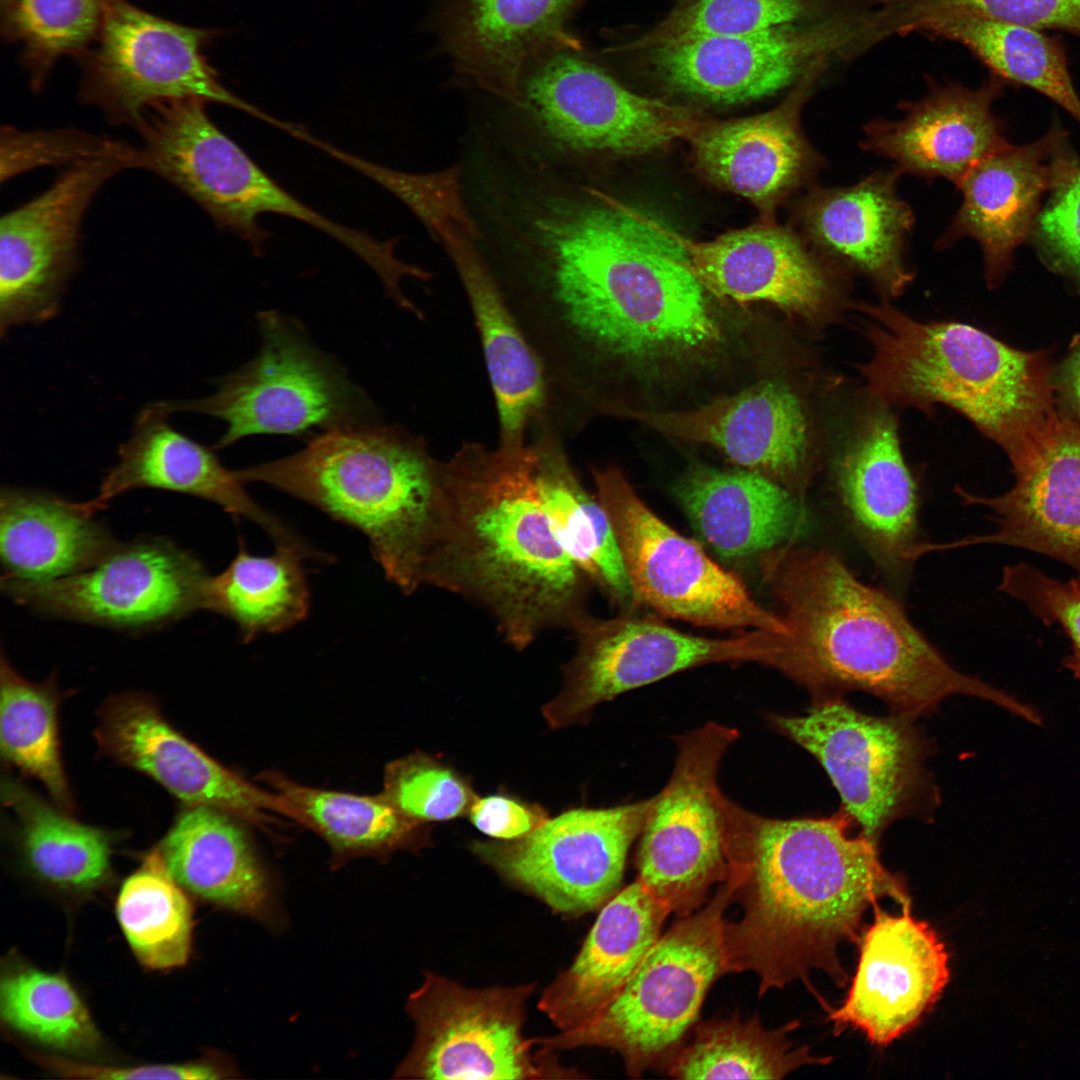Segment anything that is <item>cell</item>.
I'll list each match as a JSON object with an SVG mask.
<instances>
[{
  "mask_svg": "<svg viewBox=\"0 0 1080 1080\" xmlns=\"http://www.w3.org/2000/svg\"><path fill=\"white\" fill-rule=\"evenodd\" d=\"M673 491L700 541L729 561L759 559L798 541L807 521L805 502L743 468L694 465Z\"/></svg>",
  "mask_w": 1080,
  "mask_h": 1080,
  "instance_id": "cell-34",
  "label": "cell"
},
{
  "mask_svg": "<svg viewBox=\"0 0 1080 1080\" xmlns=\"http://www.w3.org/2000/svg\"><path fill=\"white\" fill-rule=\"evenodd\" d=\"M874 920L861 931L859 958L846 998L828 1009L836 1032L852 1027L877 1046L914 1028L934 1006L949 978L946 945L929 923L911 914V903L894 915L873 906Z\"/></svg>",
  "mask_w": 1080,
  "mask_h": 1080,
  "instance_id": "cell-23",
  "label": "cell"
},
{
  "mask_svg": "<svg viewBox=\"0 0 1080 1080\" xmlns=\"http://www.w3.org/2000/svg\"><path fill=\"white\" fill-rule=\"evenodd\" d=\"M736 883L730 873L702 910L681 916L594 1017L536 1044L551 1051L613 1049L633 1077L671 1057L696 1021L710 986L728 972L724 911L734 900Z\"/></svg>",
  "mask_w": 1080,
  "mask_h": 1080,
  "instance_id": "cell-8",
  "label": "cell"
},
{
  "mask_svg": "<svg viewBox=\"0 0 1080 1080\" xmlns=\"http://www.w3.org/2000/svg\"><path fill=\"white\" fill-rule=\"evenodd\" d=\"M771 720L822 765L841 809L876 845L894 821L937 800L924 766L928 744L913 719L865 714L840 697L813 702L804 715Z\"/></svg>",
  "mask_w": 1080,
  "mask_h": 1080,
  "instance_id": "cell-11",
  "label": "cell"
},
{
  "mask_svg": "<svg viewBox=\"0 0 1080 1080\" xmlns=\"http://www.w3.org/2000/svg\"><path fill=\"white\" fill-rule=\"evenodd\" d=\"M209 576L192 553L149 538L119 543L82 572L43 582L1 579V589L45 616L143 631L203 610Z\"/></svg>",
  "mask_w": 1080,
  "mask_h": 1080,
  "instance_id": "cell-17",
  "label": "cell"
},
{
  "mask_svg": "<svg viewBox=\"0 0 1080 1080\" xmlns=\"http://www.w3.org/2000/svg\"><path fill=\"white\" fill-rule=\"evenodd\" d=\"M879 44L874 30L796 24L741 35L704 36L642 51L670 89L703 102L732 105L795 84L814 64H846Z\"/></svg>",
  "mask_w": 1080,
  "mask_h": 1080,
  "instance_id": "cell-18",
  "label": "cell"
},
{
  "mask_svg": "<svg viewBox=\"0 0 1080 1080\" xmlns=\"http://www.w3.org/2000/svg\"><path fill=\"white\" fill-rule=\"evenodd\" d=\"M0 743L4 760L47 789L55 805L72 814L74 800L64 771L58 733L60 695L54 679L23 678L1 656Z\"/></svg>",
  "mask_w": 1080,
  "mask_h": 1080,
  "instance_id": "cell-46",
  "label": "cell"
},
{
  "mask_svg": "<svg viewBox=\"0 0 1080 1080\" xmlns=\"http://www.w3.org/2000/svg\"><path fill=\"white\" fill-rule=\"evenodd\" d=\"M654 797L625 805L570 809L511 841L476 840L472 852L553 911L577 917L618 891L628 851L642 834Z\"/></svg>",
  "mask_w": 1080,
  "mask_h": 1080,
  "instance_id": "cell-19",
  "label": "cell"
},
{
  "mask_svg": "<svg viewBox=\"0 0 1080 1080\" xmlns=\"http://www.w3.org/2000/svg\"><path fill=\"white\" fill-rule=\"evenodd\" d=\"M1067 133L1057 123L1038 140L1009 143L979 161L957 184L962 204L938 242L975 239L982 250L986 282L1000 284L1014 251L1030 239L1041 200L1077 158Z\"/></svg>",
  "mask_w": 1080,
  "mask_h": 1080,
  "instance_id": "cell-25",
  "label": "cell"
},
{
  "mask_svg": "<svg viewBox=\"0 0 1080 1080\" xmlns=\"http://www.w3.org/2000/svg\"><path fill=\"white\" fill-rule=\"evenodd\" d=\"M39 1061L51 1070L71 1078L214 1080L232 1076L231 1067L226 1065L223 1059L216 1056H209L182 1064L132 1067L87 1065L48 1057H39Z\"/></svg>",
  "mask_w": 1080,
  "mask_h": 1080,
  "instance_id": "cell-55",
  "label": "cell"
},
{
  "mask_svg": "<svg viewBox=\"0 0 1080 1080\" xmlns=\"http://www.w3.org/2000/svg\"><path fill=\"white\" fill-rule=\"evenodd\" d=\"M520 104L547 138L577 153L637 155L688 139L706 121L694 111L636 94L583 55L571 37L524 65Z\"/></svg>",
  "mask_w": 1080,
  "mask_h": 1080,
  "instance_id": "cell-13",
  "label": "cell"
},
{
  "mask_svg": "<svg viewBox=\"0 0 1080 1080\" xmlns=\"http://www.w3.org/2000/svg\"><path fill=\"white\" fill-rule=\"evenodd\" d=\"M205 102L180 99L145 110L136 129L144 167L195 201L217 225L243 238L258 253L268 232L258 218L274 213L321 230L350 249L385 286L408 270L395 252L397 240L376 239L330 220L305 205L266 174L210 119Z\"/></svg>",
  "mask_w": 1080,
  "mask_h": 1080,
  "instance_id": "cell-7",
  "label": "cell"
},
{
  "mask_svg": "<svg viewBox=\"0 0 1080 1080\" xmlns=\"http://www.w3.org/2000/svg\"><path fill=\"white\" fill-rule=\"evenodd\" d=\"M157 849L123 882L116 901L121 930L146 968L170 970L192 951L193 907Z\"/></svg>",
  "mask_w": 1080,
  "mask_h": 1080,
  "instance_id": "cell-45",
  "label": "cell"
},
{
  "mask_svg": "<svg viewBox=\"0 0 1080 1080\" xmlns=\"http://www.w3.org/2000/svg\"><path fill=\"white\" fill-rule=\"evenodd\" d=\"M596 496L611 522L634 601L658 614L716 629L787 635L780 618L700 545L639 497L616 467L593 468Z\"/></svg>",
  "mask_w": 1080,
  "mask_h": 1080,
  "instance_id": "cell-10",
  "label": "cell"
},
{
  "mask_svg": "<svg viewBox=\"0 0 1080 1080\" xmlns=\"http://www.w3.org/2000/svg\"><path fill=\"white\" fill-rule=\"evenodd\" d=\"M264 779L284 799L290 818L317 832L337 856L385 854L422 839V824L404 816L382 795L311 788L275 773Z\"/></svg>",
  "mask_w": 1080,
  "mask_h": 1080,
  "instance_id": "cell-44",
  "label": "cell"
},
{
  "mask_svg": "<svg viewBox=\"0 0 1080 1080\" xmlns=\"http://www.w3.org/2000/svg\"><path fill=\"white\" fill-rule=\"evenodd\" d=\"M670 911L637 880L602 907L573 963L544 990L539 1009L560 1030L594 1017L660 938Z\"/></svg>",
  "mask_w": 1080,
  "mask_h": 1080,
  "instance_id": "cell-35",
  "label": "cell"
},
{
  "mask_svg": "<svg viewBox=\"0 0 1080 1080\" xmlns=\"http://www.w3.org/2000/svg\"><path fill=\"white\" fill-rule=\"evenodd\" d=\"M95 736L105 755L149 776L186 806H210L259 824L273 813L290 817L280 795L210 757L174 728L147 695L111 697L99 713Z\"/></svg>",
  "mask_w": 1080,
  "mask_h": 1080,
  "instance_id": "cell-24",
  "label": "cell"
},
{
  "mask_svg": "<svg viewBox=\"0 0 1080 1080\" xmlns=\"http://www.w3.org/2000/svg\"><path fill=\"white\" fill-rule=\"evenodd\" d=\"M381 795L404 816L420 824L467 815L477 798L462 775L423 753L387 765Z\"/></svg>",
  "mask_w": 1080,
  "mask_h": 1080,
  "instance_id": "cell-51",
  "label": "cell"
},
{
  "mask_svg": "<svg viewBox=\"0 0 1080 1080\" xmlns=\"http://www.w3.org/2000/svg\"><path fill=\"white\" fill-rule=\"evenodd\" d=\"M758 560L787 629L774 668L806 688L813 702L862 691L915 720L960 694L1029 714L1011 696L954 668L897 599L860 580L837 553L798 540Z\"/></svg>",
  "mask_w": 1080,
  "mask_h": 1080,
  "instance_id": "cell-4",
  "label": "cell"
},
{
  "mask_svg": "<svg viewBox=\"0 0 1080 1080\" xmlns=\"http://www.w3.org/2000/svg\"><path fill=\"white\" fill-rule=\"evenodd\" d=\"M834 491L848 526L875 565L903 580L918 544L919 497L887 406L866 412L837 455Z\"/></svg>",
  "mask_w": 1080,
  "mask_h": 1080,
  "instance_id": "cell-27",
  "label": "cell"
},
{
  "mask_svg": "<svg viewBox=\"0 0 1080 1080\" xmlns=\"http://www.w3.org/2000/svg\"><path fill=\"white\" fill-rule=\"evenodd\" d=\"M831 67L828 62L814 64L772 110L728 121H705L689 140L701 173L761 211L772 212L818 166L799 117Z\"/></svg>",
  "mask_w": 1080,
  "mask_h": 1080,
  "instance_id": "cell-28",
  "label": "cell"
},
{
  "mask_svg": "<svg viewBox=\"0 0 1080 1080\" xmlns=\"http://www.w3.org/2000/svg\"><path fill=\"white\" fill-rule=\"evenodd\" d=\"M435 240L455 266L479 331L498 411L499 444L524 443L529 425L546 413L548 387L541 361L481 256L478 239L449 226Z\"/></svg>",
  "mask_w": 1080,
  "mask_h": 1080,
  "instance_id": "cell-33",
  "label": "cell"
},
{
  "mask_svg": "<svg viewBox=\"0 0 1080 1080\" xmlns=\"http://www.w3.org/2000/svg\"><path fill=\"white\" fill-rule=\"evenodd\" d=\"M887 38L921 33L959 16H980L1080 37V0H874Z\"/></svg>",
  "mask_w": 1080,
  "mask_h": 1080,
  "instance_id": "cell-49",
  "label": "cell"
},
{
  "mask_svg": "<svg viewBox=\"0 0 1080 1080\" xmlns=\"http://www.w3.org/2000/svg\"><path fill=\"white\" fill-rule=\"evenodd\" d=\"M1009 459L1015 484L1006 493L989 497L955 488L963 504L990 509L997 529L947 543H919L915 556L999 544L1046 555L1080 574V420L1057 409Z\"/></svg>",
  "mask_w": 1080,
  "mask_h": 1080,
  "instance_id": "cell-21",
  "label": "cell"
},
{
  "mask_svg": "<svg viewBox=\"0 0 1080 1080\" xmlns=\"http://www.w3.org/2000/svg\"><path fill=\"white\" fill-rule=\"evenodd\" d=\"M999 590L1023 602L1046 625L1063 629L1071 642L1063 665L1080 679V579L1061 581L1019 563L1003 569Z\"/></svg>",
  "mask_w": 1080,
  "mask_h": 1080,
  "instance_id": "cell-54",
  "label": "cell"
},
{
  "mask_svg": "<svg viewBox=\"0 0 1080 1080\" xmlns=\"http://www.w3.org/2000/svg\"><path fill=\"white\" fill-rule=\"evenodd\" d=\"M139 168L130 158L70 165L42 193L0 221V334L54 318L79 266L81 227L94 197L115 175Z\"/></svg>",
  "mask_w": 1080,
  "mask_h": 1080,
  "instance_id": "cell-20",
  "label": "cell"
},
{
  "mask_svg": "<svg viewBox=\"0 0 1080 1080\" xmlns=\"http://www.w3.org/2000/svg\"><path fill=\"white\" fill-rule=\"evenodd\" d=\"M579 0H444L434 22L456 73L515 106L525 63L572 37Z\"/></svg>",
  "mask_w": 1080,
  "mask_h": 1080,
  "instance_id": "cell-31",
  "label": "cell"
},
{
  "mask_svg": "<svg viewBox=\"0 0 1080 1080\" xmlns=\"http://www.w3.org/2000/svg\"><path fill=\"white\" fill-rule=\"evenodd\" d=\"M729 847L742 916L725 924L728 972L751 970L760 995L812 969L840 987L838 956L856 943L865 911L881 898L911 903L903 878L880 861L878 845L850 835L841 809L830 817L771 819L738 808Z\"/></svg>",
  "mask_w": 1080,
  "mask_h": 1080,
  "instance_id": "cell-2",
  "label": "cell"
},
{
  "mask_svg": "<svg viewBox=\"0 0 1080 1080\" xmlns=\"http://www.w3.org/2000/svg\"><path fill=\"white\" fill-rule=\"evenodd\" d=\"M682 241L688 269L718 299L766 302L813 322L830 313L839 299L830 261L793 231L768 220L710 241Z\"/></svg>",
  "mask_w": 1080,
  "mask_h": 1080,
  "instance_id": "cell-26",
  "label": "cell"
},
{
  "mask_svg": "<svg viewBox=\"0 0 1080 1080\" xmlns=\"http://www.w3.org/2000/svg\"><path fill=\"white\" fill-rule=\"evenodd\" d=\"M873 0H678L653 28L625 46L645 51L704 36L757 33L796 24L877 30Z\"/></svg>",
  "mask_w": 1080,
  "mask_h": 1080,
  "instance_id": "cell-40",
  "label": "cell"
},
{
  "mask_svg": "<svg viewBox=\"0 0 1080 1080\" xmlns=\"http://www.w3.org/2000/svg\"><path fill=\"white\" fill-rule=\"evenodd\" d=\"M99 157L130 158L143 168L140 148L109 137L75 129L21 131L10 126L1 129V183L38 167H68Z\"/></svg>",
  "mask_w": 1080,
  "mask_h": 1080,
  "instance_id": "cell-52",
  "label": "cell"
},
{
  "mask_svg": "<svg viewBox=\"0 0 1080 1080\" xmlns=\"http://www.w3.org/2000/svg\"><path fill=\"white\" fill-rule=\"evenodd\" d=\"M113 0H0L1 33L20 48L34 91L63 56H82L97 39Z\"/></svg>",
  "mask_w": 1080,
  "mask_h": 1080,
  "instance_id": "cell-47",
  "label": "cell"
},
{
  "mask_svg": "<svg viewBox=\"0 0 1080 1080\" xmlns=\"http://www.w3.org/2000/svg\"><path fill=\"white\" fill-rule=\"evenodd\" d=\"M534 441L489 449L465 442L440 462L437 516L422 586L464 597L527 648L587 613L590 583L560 543L542 502ZM591 584V583H590Z\"/></svg>",
  "mask_w": 1080,
  "mask_h": 1080,
  "instance_id": "cell-3",
  "label": "cell"
},
{
  "mask_svg": "<svg viewBox=\"0 0 1080 1080\" xmlns=\"http://www.w3.org/2000/svg\"><path fill=\"white\" fill-rule=\"evenodd\" d=\"M312 548L276 545L269 556L253 555L242 539L236 556L219 574L210 575L204 610L229 618L249 643L261 634L280 633L303 621L310 592L302 562L321 560Z\"/></svg>",
  "mask_w": 1080,
  "mask_h": 1080,
  "instance_id": "cell-39",
  "label": "cell"
},
{
  "mask_svg": "<svg viewBox=\"0 0 1080 1080\" xmlns=\"http://www.w3.org/2000/svg\"><path fill=\"white\" fill-rule=\"evenodd\" d=\"M314 146L392 193L414 213L433 238L441 229L456 226L480 240L481 231L462 196L459 167L430 173H410L379 165L319 139Z\"/></svg>",
  "mask_w": 1080,
  "mask_h": 1080,
  "instance_id": "cell-50",
  "label": "cell"
},
{
  "mask_svg": "<svg viewBox=\"0 0 1080 1080\" xmlns=\"http://www.w3.org/2000/svg\"><path fill=\"white\" fill-rule=\"evenodd\" d=\"M899 172H877L849 187L814 189L799 209L814 250L861 272L889 296L902 294L913 279L904 245L914 219L896 191Z\"/></svg>",
  "mask_w": 1080,
  "mask_h": 1080,
  "instance_id": "cell-32",
  "label": "cell"
},
{
  "mask_svg": "<svg viewBox=\"0 0 1080 1080\" xmlns=\"http://www.w3.org/2000/svg\"><path fill=\"white\" fill-rule=\"evenodd\" d=\"M439 468L422 439L369 422L324 430L300 451L236 474L360 531L386 579L409 595L422 586Z\"/></svg>",
  "mask_w": 1080,
  "mask_h": 1080,
  "instance_id": "cell-6",
  "label": "cell"
},
{
  "mask_svg": "<svg viewBox=\"0 0 1080 1080\" xmlns=\"http://www.w3.org/2000/svg\"><path fill=\"white\" fill-rule=\"evenodd\" d=\"M572 630L576 651L564 666L563 688L543 707L552 728L583 723L598 704L693 667L722 662L773 667L784 648L780 633L748 630L709 638L632 611L609 619L586 613Z\"/></svg>",
  "mask_w": 1080,
  "mask_h": 1080,
  "instance_id": "cell-16",
  "label": "cell"
},
{
  "mask_svg": "<svg viewBox=\"0 0 1080 1080\" xmlns=\"http://www.w3.org/2000/svg\"><path fill=\"white\" fill-rule=\"evenodd\" d=\"M533 984L471 989L427 972L406 1009L414 1043L395 1077L402 1079H544L577 1077L551 1050L532 1051L524 1037Z\"/></svg>",
  "mask_w": 1080,
  "mask_h": 1080,
  "instance_id": "cell-15",
  "label": "cell"
},
{
  "mask_svg": "<svg viewBox=\"0 0 1080 1080\" xmlns=\"http://www.w3.org/2000/svg\"><path fill=\"white\" fill-rule=\"evenodd\" d=\"M799 1023L765 1029L758 1016L739 1017L700 1025L694 1039L669 1058V1075L686 1080H775L807 1064H826L830 1057H815L807 1047L794 1048L788 1033Z\"/></svg>",
  "mask_w": 1080,
  "mask_h": 1080,
  "instance_id": "cell-43",
  "label": "cell"
},
{
  "mask_svg": "<svg viewBox=\"0 0 1080 1080\" xmlns=\"http://www.w3.org/2000/svg\"><path fill=\"white\" fill-rule=\"evenodd\" d=\"M467 816L480 832L502 841L523 838L549 819L541 806L507 794L477 797Z\"/></svg>",
  "mask_w": 1080,
  "mask_h": 1080,
  "instance_id": "cell-56",
  "label": "cell"
},
{
  "mask_svg": "<svg viewBox=\"0 0 1080 1080\" xmlns=\"http://www.w3.org/2000/svg\"><path fill=\"white\" fill-rule=\"evenodd\" d=\"M1030 239L1043 263L1065 277L1080 294V159L1077 157L1050 191Z\"/></svg>",
  "mask_w": 1080,
  "mask_h": 1080,
  "instance_id": "cell-53",
  "label": "cell"
},
{
  "mask_svg": "<svg viewBox=\"0 0 1080 1080\" xmlns=\"http://www.w3.org/2000/svg\"><path fill=\"white\" fill-rule=\"evenodd\" d=\"M170 413L162 401L141 410L131 437L119 447L118 462L102 480L97 497L87 501L93 512L133 489L173 491L211 501L234 517L250 520L276 545L309 546L251 498L236 471L223 466L210 449L174 429Z\"/></svg>",
  "mask_w": 1080,
  "mask_h": 1080,
  "instance_id": "cell-30",
  "label": "cell"
},
{
  "mask_svg": "<svg viewBox=\"0 0 1080 1080\" xmlns=\"http://www.w3.org/2000/svg\"><path fill=\"white\" fill-rule=\"evenodd\" d=\"M86 502L49 492L3 487L1 579L43 582L87 570L119 544Z\"/></svg>",
  "mask_w": 1080,
  "mask_h": 1080,
  "instance_id": "cell-37",
  "label": "cell"
},
{
  "mask_svg": "<svg viewBox=\"0 0 1080 1080\" xmlns=\"http://www.w3.org/2000/svg\"><path fill=\"white\" fill-rule=\"evenodd\" d=\"M682 237L601 196L540 217L517 318L549 385L612 415L622 388L662 394L728 368L735 335Z\"/></svg>",
  "mask_w": 1080,
  "mask_h": 1080,
  "instance_id": "cell-1",
  "label": "cell"
},
{
  "mask_svg": "<svg viewBox=\"0 0 1080 1080\" xmlns=\"http://www.w3.org/2000/svg\"><path fill=\"white\" fill-rule=\"evenodd\" d=\"M920 34L963 45L992 75L1043 94L1080 124V96L1058 39L1033 27L980 16L940 20Z\"/></svg>",
  "mask_w": 1080,
  "mask_h": 1080,
  "instance_id": "cell-41",
  "label": "cell"
},
{
  "mask_svg": "<svg viewBox=\"0 0 1080 1080\" xmlns=\"http://www.w3.org/2000/svg\"><path fill=\"white\" fill-rule=\"evenodd\" d=\"M217 34L113 0L97 39L77 59L82 70L79 96L110 123L134 128L149 106L180 99L226 105L277 125L278 119L219 81L203 53Z\"/></svg>",
  "mask_w": 1080,
  "mask_h": 1080,
  "instance_id": "cell-14",
  "label": "cell"
},
{
  "mask_svg": "<svg viewBox=\"0 0 1080 1080\" xmlns=\"http://www.w3.org/2000/svg\"><path fill=\"white\" fill-rule=\"evenodd\" d=\"M536 473L542 502L567 554L621 612L636 607L609 517L581 484L547 416L537 421Z\"/></svg>",
  "mask_w": 1080,
  "mask_h": 1080,
  "instance_id": "cell-38",
  "label": "cell"
},
{
  "mask_svg": "<svg viewBox=\"0 0 1080 1080\" xmlns=\"http://www.w3.org/2000/svg\"><path fill=\"white\" fill-rule=\"evenodd\" d=\"M860 310L873 350L860 369L879 403L928 415L948 406L1008 458L1057 411L1045 352L1013 348L960 322H921L885 302Z\"/></svg>",
  "mask_w": 1080,
  "mask_h": 1080,
  "instance_id": "cell-5",
  "label": "cell"
},
{
  "mask_svg": "<svg viewBox=\"0 0 1080 1080\" xmlns=\"http://www.w3.org/2000/svg\"><path fill=\"white\" fill-rule=\"evenodd\" d=\"M738 737L715 722L677 739L675 766L642 831L638 879L670 913L703 903L709 888L729 875L736 806L717 784L721 759Z\"/></svg>",
  "mask_w": 1080,
  "mask_h": 1080,
  "instance_id": "cell-12",
  "label": "cell"
},
{
  "mask_svg": "<svg viewBox=\"0 0 1080 1080\" xmlns=\"http://www.w3.org/2000/svg\"><path fill=\"white\" fill-rule=\"evenodd\" d=\"M927 83L925 96L901 103V119L869 123L862 145L895 161L898 171L943 177L957 186L972 167L1007 143L992 112L1006 83L992 74L978 88L939 84L931 77Z\"/></svg>",
  "mask_w": 1080,
  "mask_h": 1080,
  "instance_id": "cell-29",
  "label": "cell"
},
{
  "mask_svg": "<svg viewBox=\"0 0 1080 1080\" xmlns=\"http://www.w3.org/2000/svg\"><path fill=\"white\" fill-rule=\"evenodd\" d=\"M1052 383L1057 408L1080 420V334L1073 338L1068 354L1053 371Z\"/></svg>",
  "mask_w": 1080,
  "mask_h": 1080,
  "instance_id": "cell-57",
  "label": "cell"
},
{
  "mask_svg": "<svg viewBox=\"0 0 1080 1080\" xmlns=\"http://www.w3.org/2000/svg\"><path fill=\"white\" fill-rule=\"evenodd\" d=\"M237 817L186 806L157 848L168 872L189 893L265 924L277 916L274 889Z\"/></svg>",
  "mask_w": 1080,
  "mask_h": 1080,
  "instance_id": "cell-36",
  "label": "cell"
},
{
  "mask_svg": "<svg viewBox=\"0 0 1080 1080\" xmlns=\"http://www.w3.org/2000/svg\"><path fill=\"white\" fill-rule=\"evenodd\" d=\"M0 1013L10 1028L57 1050L83 1053L101 1043L81 997L59 974L31 966L8 970L0 983Z\"/></svg>",
  "mask_w": 1080,
  "mask_h": 1080,
  "instance_id": "cell-48",
  "label": "cell"
},
{
  "mask_svg": "<svg viewBox=\"0 0 1080 1080\" xmlns=\"http://www.w3.org/2000/svg\"><path fill=\"white\" fill-rule=\"evenodd\" d=\"M619 416L669 437L709 445L804 502L814 473L810 423L801 398L784 382L760 380L689 408L630 410Z\"/></svg>",
  "mask_w": 1080,
  "mask_h": 1080,
  "instance_id": "cell-22",
  "label": "cell"
},
{
  "mask_svg": "<svg viewBox=\"0 0 1080 1080\" xmlns=\"http://www.w3.org/2000/svg\"><path fill=\"white\" fill-rule=\"evenodd\" d=\"M2 799L17 817L22 854L42 880L70 890H90L111 873L112 837L53 807L17 780L3 778Z\"/></svg>",
  "mask_w": 1080,
  "mask_h": 1080,
  "instance_id": "cell-42",
  "label": "cell"
},
{
  "mask_svg": "<svg viewBox=\"0 0 1080 1080\" xmlns=\"http://www.w3.org/2000/svg\"><path fill=\"white\" fill-rule=\"evenodd\" d=\"M257 319L262 345L254 359L223 378L215 393L163 405L171 413L191 411L225 422L217 449L251 435H299L313 428L374 422L375 410L364 392L295 321L274 311L261 312Z\"/></svg>",
  "mask_w": 1080,
  "mask_h": 1080,
  "instance_id": "cell-9",
  "label": "cell"
}]
</instances>
